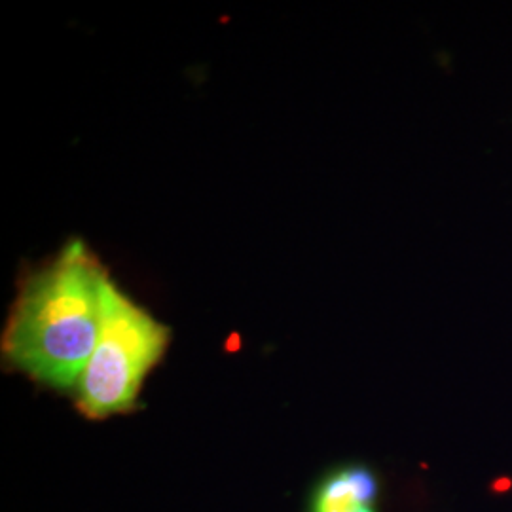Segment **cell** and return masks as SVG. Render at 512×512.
<instances>
[{
    "label": "cell",
    "mask_w": 512,
    "mask_h": 512,
    "mask_svg": "<svg viewBox=\"0 0 512 512\" xmlns=\"http://www.w3.org/2000/svg\"><path fill=\"white\" fill-rule=\"evenodd\" d=\"M109 275L80 239L29 277L8 317L2 355L37 384L76 389L97 346Z\"/></svg>",
    "instance_id": "obj_1"
},
{
    "label": "cell",
    "mask_w": 512,
    "mask_h": 512,
    "mask_svg": "<svg viewBox=\"0 0 512 512\" xmlns=\"http://www.w3.org/2000/svg\"><path fill=\"white\" fill-rule=\"evenodd\" d=\"M171 332L122 293L112 279L103 289V321L92 359L76 387V403L90 420L133 410L148 372L160 363Z\"/></svg>",
    "instance_id": "obj_2"
},
{
    "label": "cell",
    "mask_w": 512,
    "mask_h": 512,
    "mask_svg": "<svg viewBox=\"0 0 512 512\" xmlns=\"http://www.w3.org/2000/svg\"><path fill=\"white\" fill-rule=\"evenodd\" d=\"M378 480L363 465L332 471L315 488L311 512H378Z\"/></svg>",
    "instance_id": "obj_3"
}]
</instances>
